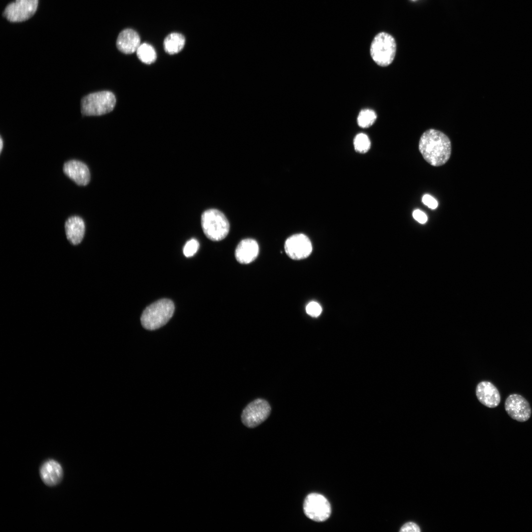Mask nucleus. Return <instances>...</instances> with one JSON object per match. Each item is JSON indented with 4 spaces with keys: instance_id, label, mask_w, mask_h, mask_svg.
Returning a JSON list of instances; mask_svg holds the SVG:
<instances>
[{
    "instance_id": "1",
    "label": "nucleus",
    "mask_w": 532,
    "mask_h": 532,
    "mask_svg": "<svg viewBox=\"0 0 532 532\" xmlns=\"http://www.w3.org/2000/svg\"><path fill=\"white\" fill-rule=\"evenodd\" d=\"M419 150L425 160L433 166L444 165L450 159L452 146L449 138L434 129L424 132L419 142Z\"/></svg>"
},
{
    "instance_id": "2",
    "label": "nucleus",
    "mask_w": 532,
    "mask_h": 532,
    "mask_svg": "<svg viewBox=\"0 0 532 532\" xmlns=\"http://www.w3.org/2000/svg\"><path fill=\"white\" fill-rule=\"evenodd\" d=\"M174 311L173 302L169 299H161L147 306L140 318L146 329L154 330L165 325L172 317Z\"/></svg>"
},
{
    "instance_id": "3",
    "label": "nucleus",
    "mask_w": 532,
    "mask_h": 532,
    "mask_svg": "<svg viewBox=\"0 0 532 532\" xmlns=\"http://www.w3.org/2000/svg\"><path fill=\"white\" fill-rule=\"evenodd\" d=\"M201 225L204 234L212 241L224 239L230 231L228 220L221 211L216 209H209L202 213Z\"/></svg>"
},
{
    "instance_id": "4",
    "label": "nucleus",
    "mask_w": 532,
    "mask_h": 532,
    "mask_svg": "<svg viewBox=\"0 0 532 532\" xmlns=\"http://www.w3.org/2000/svg\"><path fill=\"white\" fill-rule=\"evenodd\" d=\"M116 98L111 92L102 91L89 94L81 100V111L86 116H100L111 112Z\"/></svg>"
},
{
    "instance_id": "5",
    "label": "nucleus",
    "mask_w": 532,
    "mask_h": 532,
    "mask_svg": "<svg viewBox=\"0 0 532 532\" xmlns=\"http://www.w3.org/2000/svg\"><path fill=\"white\" fill-rule=\"evenodd\" d=\"M397 51L395 38L389 33L380 32L373 38L370 54L373 61L380 66H387L394 61Z\"/></svg>"
},
{
    "instance_id": "6",
    "label": "nucleus",
    "mask_w": 532,
    "mask_h": 532,
    "mask_svg": "<svg viewBox=\"0 0 532 532\" xmlns=\"http://www.w3.org/2000/svg\"><path fill=\"white\" fill-rule=\"evenodd\" d=\"M303 511L308 518L316 522H323L330 516L331 507L327 499L323 495L311 493L304 499Z\"/></svg>"
},
{
    "instance_id": "7",
    "label": "nucleus",
    "mask_w": 532,
    "mask_h": 532,
    "mask_svg": "<svg viewBox=\"0 0 532 532\" xmlns=\"http://www.w3.org/2000/svg\"><path fill=\"white\" fill-rule=\"evenodd\" d=\"M270 411V406L266 400L256 399L249 403L243 410L241 414L242 423L248 428L256 427L268 418Z\"/></svg>"
},
{
    "instance_id": "8",
    "label": "nucleus",
    "mask_w": 532,
    "mask_h": 532,
    "mask_svg": "<svg viewBox=\"0 0 532 532\" xmlns=\"http://www.w3.org/2000/svg\"><path fill=\"white\" fill-rule=\"evenodd\" d=\"M38 0H15L5 7L3 16L11 22L28 20L35 13Z\"/></svg>"
},
{
    "instance_id": "9",
    "label": "nucleus",
    "mask_w": 532,
    "mask_h": 532,
    "mask_svg": "<svg viewBox=\"0 0 532 532\" xmlns=\"http://www.w3.org/2000/svg\"><path fill=\"white\" fill-rule=\"evenodd\" d=\"M287 255L292 259L306 258L311 253L312 246L309 238L304 234L298 233L288 237L284 245Z\"/></svg>"
},
{
    "instance_id": "10",
    "label": "nucleus",
    "mask_w": 532,
    "mask_h": 532,
    "mask_svg": "<svg viewBox=\"0 0 532 532\" xmlns=\"http://www.w3.org/2000/svg\"><path fill=\"white\" fill-rule=\"evenodd\" d=\"M505 410L513 419L524 422L528 420L532 414V409L528 401L521 395L513 394L505 400Z\"/></svg>"
},
{
    "instance_id": "11",
    "label": "nucleus",
    "mask_w": 532,
    "mask_h": 532,
    "mask_svg": "<svg viewBox=\"0 0 532 532\" xmlns=\"http://www.w3.org/2000/svg\"><path fill=\"white\" fill-rule=\"evenodd\" d=\"M39 474L43 482L53 487L59 484L63 479V469L58 461L49 459L45 461L39 468Z\"/></svg>"
},
{
    "instance_id": "12",
    "label": "nucleus",
    "mask_w": 532,
    "mask_h": 532,
    "mask_svg": "<svg viewBox=\"0 0 532 532\" xmlns=\"http://www.w3.org/2000/svg\"><path fill=\"white\" fill-rule=\"evenodd\" d=\"M63 171L69 178L80 186L87 185L90 180V172L84 163L75 160L66 162Z\"/></svg>"
},
{
    "instance_id": "13",
    "label": "nucleus",
    "mask_w": 532,
    "mask_h": 532,
    "mask_svg": "<svg viewBox=\"0 0 532 532\" xmlns=\"http://www.w3.org/2000/svg\"><path fill=\"white\" fill-rule=\"evenodd\" d=\"M476 395L479 401L489 408L497 407L500 401V396L497 387L489 381H482L477 386Z\"/></svg>"
},
{
    "instance_id": "14",
    "label": "nucleus",
    "mask_w": 532,
    "mask_h": 532,
    "mask_svg": "<svg viewBox=\"0 0 532 532\" xmlns=\"http://www.w3.org/2000/svg\"><path fill=\"white\" fill-rule=\"evenodd\" d=\"M259 252L257 242L252 238L242 240L237 245L235 250V257L238 262L248 264L254 261Z\"/></svg>"
},
{
    "instance_id": "15",
    "label": "nucleus",
    "mask_w": 532,
    "mask_h": 532,
    "mask_svg": "<svg viewBox=\"0 0 532 532\" xmlns=\"http://www.w3.org/2000/svg\"><path fill=\"white\" fill-rule=\"evenodd\" d=\"M140 45V39L138 33L133 30L127 29L119 34L116 46L119 50L124 54H130L136 51Z\"/></svg>"
},
{
    "instance_id": "16",
    "label": "nucleus",
    "mask_w": 532,
    "mask_h": 532,
    "mask_svg": "<svg viewBox=\"0 0 532 532\" xmlns=\"http://www.w3.org/2000/svg\"><path fill=\"white\" fill-rule=\"evenodd\" d=\"M65 231L66 237L71 243L77 245L82 240L85 231L83 220L79 216L69 217L66 221Z\"/></svg>"
},
{
    "instance_id": "17",
    "label": "nucleus",
    "mask_w": 532,
    "mask_h": 532,
    "mask_svg": "<svg viewBox=\"0 0 532 532\" xmlns=\"http://www.w3.org/2000/svg\"><path fill=\"white\" fill-rule=\"evenodd\" d=\"M185 38L181 33H172L168 34L164 41L165 51L170 55L179 52L184 47Z\"/></svg>"
},
{
    "instance_id": "18",
    "label": "nucleus",
    "mask_w": 532,
    "mask_h": 532,
    "mask_svg": "<svg viewBox=\"0 0 532 532\" xmlns=\"http://www.w3.org/2000/svg\"><path fill=\"white\" fill-rule=\"evenodd\" d=\"M136 52L138 59L145 64H150L156 60L157 54L154 48L148 43L141 44Z\"/></svg>"
},
{
    "instance_id": "19",
    "label": "nucleus",
    "mask_w": 532,
    "mask_h": 532,
    "mask_svg": "<svg viewBox=\"0 0 532 532\" xmlns=\"http://www.w3.org/2000/svg\"><path fill=\"white\" fill-rule=\"evenodd\" d=\"M377 118L375 111L370 109L362 110L357 118L358 125L363 128H367L372 126Z\"/></svg>"
},
{
    "instance_id": "20",
    "label": "nucleus",
    "mask_w": 532,
    "mask_h": 532,
    "mask_svg": "<svg viewBox=\"0 0 532 532\" xmlns=\"http://www.w3.org/2000/svg\"><path fill=\"white\" fill-rule=\"evenodd\" d=\"M353 143L355 150L361 153L366 152L370 147V141L368 136L363 133L356 135Z\"/></svg>"
},
{
    "instance_id": "21",
    "label": "nucleus",
    "mask_w": 532,
    "mask_h": 532,
    "mask_svg": "<svg viewBox=\"0 0 532 532\" xmlns=\"http://www.w3.org/2000/svg\"><path fill=\"white\" fill-rule=\"evenodd\" d=\"M199 246V242L197 239L192 238L188 240L183 247L184 255L186 257L193 256L198 251Z\"/></svg>"
},
{
    "instance_id": "22",
    "label": "nucleus",
    "mask_w": 532,
    "mask_h": 532,
    "mask_svg": "<svg viewBox=\"0 0 532 532\" xmlns=\"http://www.w3.org/2000/svg\"><path fill=\"white\" fill-rule=\"evenodd\" d=\"M306 313L313 317L319 316L322 312L320 304L315 301L309 302L306 307Z\"/></svg>"
},
{
    "instance_id": "23",
    "label": "nucleus",
    "mask_w": 532,
    "mask_h": 532,
    "mask_svg": "<svg viewBox=\"0 0 532 532\" xmlns=\"http://www.w3.org/2000/svg\"><path fill=\"white\" fill-rule=\"evenodd\" d=\"M400 532H419L420 529L419 526L413 522H407L404 524L400 528Z\"/></svg>"
},
{
    "instance_id": "24",
    "label": "nucleus",
    "mask_w": 532,
    "mask_h": 532,
    "mask_svg": "<svg viewBox=\"0 0 532 532\" xmlns=\"http://www.w3.org/2000/svg\"><path fill=\"white\" fill-rule=\"evenodd\" d=\"M423 202L429 208L434 209L438 206L437 201L429 195H425L422 198Z\"/></svg>"
},
{
    "instance_id": "25",
    "label": "nucleus",
    "mask_w": 532,
    "mask_h": 532,
    "mask_svg": "<svg viewBox=\"0 0 532 532\" xmlns=\"http://www.w3.org/2000/svg\"><path fill=\"white\" fill-rule=\"evenodd\" d=\"M413 218L421 224H424L427 221V217L425 213L422 211L416 209L413 212Z\"/></svg>"
},
{
    "instance_id": "26",
    "label": "nucleus",
    "mask_w": 532,
    "mask_h": 532,
    "mask_svg": "<svg viewBox=\"0 0 532 532\" xmlns=\"http://www.w3.org/2000/svg\"><path fill=\"white\" fill-rule=\"evenodd\" d=\"M0 152H1V151L2 150V147H3V141H2V139L1 137H0Z\"/></svg>"
}]
</instances>
